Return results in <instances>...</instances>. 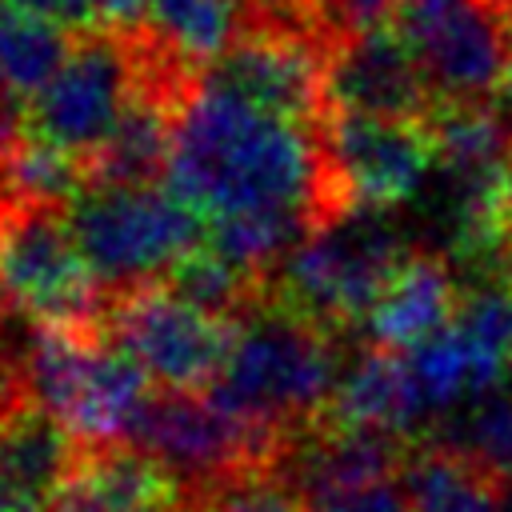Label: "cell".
<instances>
[{"mask_svg": "<svg viewBox=\"0 0 512 512\" xmlns=\"http://www.w3.org/2000/svg\"><path fill=\"white\" fill-rule=\"evenodd\" d=\"M164 184L196 208L212 248L264 276L312 228L348 212L324 124L288 120L204 76L176 112Z\"/></svg>", "mask_w": 512, "mask_h": 512, "instance_id": "obj_1", "label": "cell"}, {"mask_svg": "<svg viewBox=\"0 0 512 512\" xmlns=\"http://www.w3.org/2000/svg\"><path fill=\"white\" fill-rule=\"evenodd\" d=\"M344 368V336L268 292L236 320L232 356L208 392L244 424L288 440L328 412Z\"/></svg>", "mask_w": 512, "mask_h": 512, "instance_id": "obj_2", "label": "cell"}, {"mask_svg": "<svg viewBox=\"0 0 512 512\" xmlns=\"http://www.w3.org/2000/svg\"><path fill=\"white\" fill-rule=\"evenodd\" d=\"M20 364L28 396L80 444H124L152 396L148 372L104 324H32Z\"/></svg>", "mask_w": 512, "mask_h": 512, "instance_id": "obj_3", "label": "cell"}, {"mask_svg": "<svg viewBox=\"0 0 512 512\" xmlns=\"http://www.w3.org/2000/svg\"><path fill=\"white\" fill-rule=\"evenodd\" d=\"M412 244L392 224L388 208H348L312 228L268 276V292L308 320L348 336L364 328L384 284Z\"/></svg>", "mask_w": 512, "mask_h": 512, "instance_id": "obj_4", "label": "cell"}, {"mask_svg": "<svg viewBox=\"0 0 512 512\" xmlns=\"http://www.w3.org/2000/svg\"><path fill=\"white\" fill-rule=\"evenodd\" d=\"M68 224L104 292L160 284L168 268L208 240L188 200L160 184H84L68 200Z\"/></svg>", "mask_w": 512, "mask_h": 512, "instance_id": "obj_5", "label": "cell"}, {"mask_svg": "<svg viewBox=\"0 0 512 512\" xmlns=\"http://www.w3.org/2000/svg\"><path fill=\"white\" fill-rule=\"evenodd\" d=\"M0 300L28 324H104L108 292L76 244L68 204L0 196Z\"/></svg>", "mask_w": 512, "mask_h": 512, "instance_id": "obj_6", "label": "cell"}, {"mask_svg": "<svg viewBox=\"0 0 512 512\" xmlns=\"http://www.w3.org/2000/svg\"><path fill=\"white\" fill-rule=\"evenodd\" d=\"M144 72V32L80 28L60 72L28 100V132L88 160L108 144Z\"/></svg>", "mask_w": 512, "mask_h": 512, "instance_id": "obj_7", "label": "cell"}, {"mask_svg": "<svg viewBox=\"0 0 512 512\" xmlns=\"http://www.w3.org/2000/svg\"><path fill=\"white\" fill-rule=\"evenodd\" d=\"M128 444L156 456L188 492H196L240 472L276 468L288 440L244 424L212 392L160 388L148 396Z\"/></svg>", "mask_w": 512, "mask_h": 512, "instance_id": "obj_8", "label": "cell"}, {"mask_svg": "<svg viewBox=\"0 0 512 512\" xmlns=\"http://www.w3.org/2000/svg\"><path fill=\"white\" fill-rule=\"evenodd\" d=\"M104 332L148 372L156 388L208 392L232 356L236 320L212 316L164 284H144L108 296Z\"/></svg>", "mask_w": 512, "mask_h": 512, "instance_id": "obj_9", "label": "cell"}, {"mask_svg": "<svg viewBox=\"0 0 512 512\" xmlns=\"http://www.w3.org/2000/svg\"><path fill=\"white\" fill-rule=\"evenodd\" d=\"M392 28L412 48L436 104H496L512 24L480 0H400Z\"/></svg>", "mask_w": 512, "mask_h": 512, "instance_id": "obj_10", "label": "cell"}, {"mask_svg": "<svg viewBox=\"0 0 512 512\" xmlns=\"http://www.w3.org/2000/svg\"><path fill=\"white\" fill-rule=\"evenodd\" d=\"M200 76L300 124L320 128L332 112L328 44L296 24L252 20Z\"/></svg>", "mask_w": 512, "mask_h": 512, "instance_id": "obj_11", "label": "cell"}, {"mask_svg": "<svg viewBox=\"0 0 512 512\" xmlns=\"http://www.w3.org/2000/svg\"><path fill=\"white\" fill-rule=\"evenodd\" d=\"M324 152L348 208L408 204L428 168H436L432 136L420 120H388L332 108L324 116Z\"/></svg>", "mask_w": 512, "mask_h": 512, "instance_id": "obj_12", "label": "cell"}, {"mask_svg": "<svg viewBox=\"0 0 512 512\" xmlns=\"http://www.w3.org/2000/svg\"><path fill=\"white\" fill-rule=\"evenodd\" d=\"M328 104L388 120H428L436 96L392 24L328 44Z\"/></svg>", "mask_w": 512, "mask_h": 512, "instance_id": "obj_13", "label": "cell"}, {"mask_svg": "<svg viewBox=\"0 0 512 512\" xmlns=\"http://www.w3.org/2000/svg\"><path fill=\"white\" fill-rule=\"evenodd\" d=\"M460 300L464 284L456 280L452 256L432 244H412L372 304L364 332L372 344L412 352L456 320Z\"/></svg>", "mask_w": 512, "mask_h": 512, "instance_id": "obj_14", "label": "cell"}, {"mask_svg": "<svg viewBox=\"0 0 512 512\" xmlns=\"http://www.w3.org/2000/svg\"><path fill=\"white\" fill-rule=\"evenodd\" d=\"M332 420L360 424V428H384L408 440H424L436 412L416 380L412 356L400 348H384L364 340L356 356H348V368L336 384V396L328 404Z\"/></svg>", "mask_w": 512, "mask_h": 512, "instance_id": "obj_15", "label": "cell"}, {"mask_svg": "<svg viewBox=\"0 0 512 512\" xmlns=\"http://www.w3.org/2000/svg\"><path fill=\"white\" fill-rule=\"evenodd\" d=\"M80 440L32 396L0 416V512H52Z\"/></svg>", "mask_w": 512, "mask_h": 512, "instance_id": "obj_16", "label": "cell"}, {"mask_svg": "<svg viewBox=\"0 0 512 512\" xmlns=\"http://www.w3.org/2000/svg\"><path fill=\"white\" fill-rule=\"evenodd\" d=\"M248 8L236 0H148L144 28L192 72H204L244 28Z\"/></svg>", "mask_w": 512, "mask_h": 512, "instance_id": "obj_17", "label": "cell"}, {"mask_svg": "<svg viewBox=\"0 0 512 512\" xmlns=\"http://www.w3.org/2000/svg\"><path fill=\"white\" fill-rule=\"evenodd\" d=\"M76 32L52 16L0 0V84L24 104L60 72Z\"/></svg>", "mask_w": 512, "mask_h": 512, "instance_id": "obj_18", "label": "cell"}, {"mask_svg": "<svg viewBox=\"0 0 512 512\" xmlns=\"http://www.w3.org/2000/svg\"><path fill=\"white\" fill-rule=\"evenodd\" d=\"M424 440L460 448V452L484 460L488 468L512 476V392H504L496 384L488 392L460 400L452 412L436 416V424L424 432Z\"/></svg>", "mask_w": 512, "mask_h": 512, "instance_id": "obj_19", "label": "cell"}, {"mask_svg": "<svg viewBox=\"0 0 512 512\" xmlns=\"http://www.w3.org/2000/svg\"><path fill=\"white\" fill-rule=\"evenodd\" d=\"M188 512H308V504L276 468H256L188 492Z\"/></svg>", "mask_w": 512, "mask_h": 512, "instance_id": "obj_20", "label": "cell"}, {"mask_svg": "<svg viewBox=\"0 0 512 512\" xmlns=\"http://www.w3.org/2000/svg\"><path fill=\"white\" fill-rule=\"evenodd\" d=\"M396 4L400 0H316L312 4V32L324 44H336V40L392 24Z\"/></svg>", "mask_w": 512, "mask_h": 512, "instance_id": "obj_21", "label": "cell"}, {"mask_svg": "<svg viewBox=\"0 0 512 512\" xmlns=\"http://www.w3.org/2000/svg\"><path fill=\"white\" fill-rule=\"evenodd\" d=\"M304 504H308V512H412L404 476L360 484V488L320 492V496H308Z\"/></svg>", "mask_w": 512, "mask_h": 512, "instance_id": "obj_22", "label": "cell"}, {"mask_svg": "<svg viewBox=\"0 0 512 512\" xmlns=\"http://www.w3.org/2000/svg\"><path fill=\"white\" fill-rule=\"evenodd\" d=\"M8 4L32 8V12H40V16H52V20H60V24L72 28V32L96 28V4H92V0H8Z\"/></svg>", "mask_w": 512, "mask_h": 512, "instance_id": "obj_23", "label": "cell"}, {"mask_svg": "<svg viewBox=\"0 0 512 512\" xmlns=\"http://www.w3.org/2000/svg\"><path fill=\"white\" fill-rule=\"evenodd\" d=\"M96 4V28L136 32L148 20V0H92Z\"/></svg>", "mask_w": 512, "mask_h": 512, "instance_id": "obj_24", "label": "cell"}, {"mask_svg": "<svg viewBox=\"0 0 512 512\" xmlns=\"http://www.w3.org/2000/svg\"><path fill=\"white\" fill-rule=\"evenodd\" d=\"M312 4L316 0H260V16L256 20H280V24H296V28L312 32Z\"/></svg>", "mask_w": 512, "mask_h": 512, "instance_id": "obj_25", "label": "cell"}, {"mask_svg": "<svg viewBox=\"0 0 512 512\" xmlns=\"http://www.w3.org/2000/svg\"><path fill=\"white\" fill-rule=\"evenodd\" d=\"M496 280L512 292V224H508V236H504V248H500V260H496Z\"/></svg>", "mask_w": 512, "mask_h": 512, "instance_id": "obj_26", "label": "cell"}, {"mask_svg": "<svg viewBox=\"0 0 512 512\" xmlns=\"http://www.w3.org/2000/svg\"><path fill=\"white\" fill-rule=\"evenodd\" d=\"M500 108L512 120V60H508V76H504V88H500Z\"/></svg>", "mask_w": 512, "mask_h": 512, "instance_id": "obj_27", "label": "cell"}, {"mask_svg": "<svg viewBox=\"0 0 512 512\" xmlns=\"http://www.w3.org/2000/svg\"><path fill=\"white\" fill-rule=\"evenodd\" d=\"M480 4H484V8H492L496 16H504V20L512 24V0H480Z\"/></svg>", "mask_w": 512, "mask_h": 512, "instance_id": "obj_28", "label": "cell"}, {"mask_svg": "<svg viewBox=\"0 0 512 512\" xmlns=\"http://www.w3.org/2000/svg\"><path fill=\"white\" fill-rule=\"evenodd\" d=\"M52 512H88V508H80L72 500H52Z\"/></svg>", "mask_w": 512, "mask_h": 512, "instance_id": "obj_29", "label": "cell"}, {"mask_svg": "<svg viewBox=\"0 0 512 512\" xmlns=\"http://www.w3.org/2000/svg\"><path fill=\"white\" fill-rule=\"evenodd\" d=\"M4 316H8V308H4V300H0V332H4Z\"/></svg>", "mask_w": 512, "mask_h": 512, "instance_id": "obj_30", "label": "cell"}, {"mask_svg": "<svg viewBox=\"0 0 512 512\" xmlns=\"http://www.w3.org/2000/svg\"><path fill=\"white\" fill-rule=\"evenodd\" d=\"M508 512H512V480H508Z\"/></svg>", "mask_w": 512, "mask_h": 512, "instance_id": "obj_31", "label": "cell"}, {"mask_svg": "<svg viewBox=\"0 0 512 512\" xmlns=\"http://www.w3.org/2000/svg\"><path fill=\"white\" fill-rule=\"evenodd\" d=\"M508 392H512V368H508Z\"/></svg>", "mask_w": 512, "mask_h": 512, "instance_id": "obj_32", "label": "cell"}]
</instances>
